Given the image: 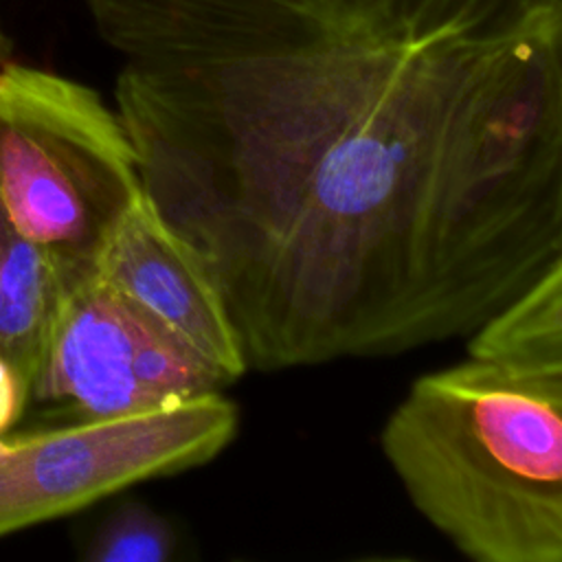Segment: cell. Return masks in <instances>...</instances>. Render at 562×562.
Listing matches in <instances>:
<instances>
[{
  "instance_id": "52a82bcc",
  "label": "cell",
  "mask_w": 562,
  "mask_h": 562,
  "mask_svg": "<svg viewBox=\"0 0 562 562\" xmlns=\"http://www.w3.org/2000/svg\"><path fill=\"white\" fill-rule=\"evenodd\" d=\"M90 266L15 233V228L7 239L0 263V358L18 373L26 397L59 305L72 281Z\"/></svg>"
},
{
  "instance_id": "5b68a950",
  "label": "cell",
  "mask_w": 562,
  "mask_h": 562,
  "mask_svg": "<svg viewBox=\"0 0 562 562\" xmlns=\"http://www.w3.org/2000/svg\"><path fill=\"white\" fill-rule=\"evenodd\" d=\"M224 386L90 266L59 305L26 411L42 406L64 424L171 406Z\"/></svg>"
},
{
  "instance_id": "8992f818",
  "label": "cell",
  "mask_w": 562,
  "mask_h": 562,
  "mask_svg": "<svg viewBox=\"0 0 562 562\" xmlns=\"http://www.w3.org/2000/svg\"><path fill=\"white\" fill-rule=\"evenodd\" d=\"M92 270L231 384L248 371L239 334L202 255L140 191L103 235Z\"/></svg>"
},
{
  "instance_id": "ba28073f",
  "label": "cell",
  "mask_w": 562,
  "mask_h": 562,
  "mask_svg": "<svg viewBox=\"0 0 562 562\" xmlns=\"http://www.w3.org/2000/svg\"><path fill=\"white\" fill-rule=\"evenodd\" d=\"M465 338V353L562 364V261Z\"/></svg>"
},
{
  "instance_id": "7a4b0ae2",
  "label": "cell",
  "mask_w": 562,
  "mask_h": 562,
  "mask_svg": "<svg viewBox=\"0 0 562 562\" xmlns=\"http://www.w3.org/2000/svg\"><path fill=\"white\" fill-rule=\"evenodd\" d=\"M380 448L417 514L465 558L562 560V364L465 353L413 380Z\"/></svg>"
},
{
  "instance_id": "277c9868",
  "label": "cell",
  "mask_w": 562,
  "mask_h": 562,
  "mask_svg": "<svg viewBox=\"0 0 562 562\" xmlns=\"http://www.w3.org/2000/svg\"><path fill=\"white\" fill-rule=\"evenodd\" d=\"M239 411L213 391L130 415L0 435V538L75 514L130 485L213 461Z\"/></svg>"
},
{
  "instance_id": "8fae6325",
  "label": "cell",
  "mask_w": 562,
  "mask_h": 562,
  "mask_svg": "<svg viewBox=\"0 0 562 562\" xmlns=\"http://www.w3.org/2000/svg\"><path fill=\"white\" fill-rule=\"evenodd\" d=\"M11 233H13V226H11V222H9V215H7V211H4V204H2V200H0V263H2L4 246H7V239H9Z\"/></svg>"
},
{
  "instance_id": "3957f363",
  "label": "cell",
  "mask_w": 562,
  "mask_h": 562,
  "mask_svg": "<svg viewBox=\"0 0 562 562\" xmlns=\"http://www.w3.org/2000/svg\"><path fill=\"white\" fill-rule=\"evenodd\" d=\"M138 191L136 151L94 88L13 59L0 64V200L15 233L92 263Z\"/></svg>"
},
{
  "instance_id": "6da1fadb",
  "label": "cell",
  "mask_w": 562,
  "mask_h": 562,
  "mask_svg": "<svg viewBox=\"0 0 562 562\" xmlns=\"http://www.w3.org/2000/svg\"><path fill=\"white\" fill-rule=\"evenodd\" d=\"M248 369L470 336L562 261V0H83Z\"/></svg>"
},
{
  "instance_id": "30bf717a",
  "label": "cell",
  "mask_w": 562,
  "mask_h": 562,
  "mask_svg": "<svg viewBox=\"0 0 562 562\" xmlns=\"http://www.w3.org/2000/svg\"><path fill=\"white\" fill-rule=\"evenodd\" d=\"M26 389L13 367L0 358V435L9 432L26 411Z\"/></svg>"
},
{
  "instance_id": "7c38bea8",
  "label": "cell",
  "mask_w": 562,
  "mask_h": 562,
  "mask_svg": "<svg viewBox=\"0 0 562 562\" xmlns=\"http://www.w3.org/2000/svg\"><path fill=\"white\" fill-rule=\"evenodd\" d=\"M11 59V40L7 37V33L2 31V24H0V64Z\"/></svg>"
},
{
  "instance_id": "9c48e42d",
  "label": "cell",
  "mask_w": 562,
  "mask_h": 562,
  "mask_svg": "<svg viewBox=\"0 0 562 562\" xmlns=\"http://www.w3.org/2000/svg\"><path fill=\"white\" fill-rule=\"evenodd\" d=\"M180 536L151 505L127 498L101 518L81 558L88 562H167L178 555Z\"/></svg>"
}]
</instances>
